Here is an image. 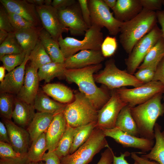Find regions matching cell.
<instances>
[{
  "label": "cell",
  "instance_id": "ac0fdd59",
  "mask_svg": "<svg viewBox=\"0 0 164 164\" xmlns=\"http://www.w3.org/2000/svg\"><path fill=\"white\" fill-rule=\"evenodd\" d=\"M3 121L8 132L11 145L14 150L20 154H27L30 140L27 130L18 125L11 120L3 119Z\"/></svg>",
  "mask_w": 164,
  "mask_h": 164
},
{
  "label": "cell",
  "instance_id": "816d5d0a",
  "mask_svg": "<svg viewBox=\"0 0 164 164\" xmlns=\"http://www.w3.org/2000/svg\"><path fill=\"white\" fill-rule=\"evenodd\" d=\"M131 153L128 152H125L124 153H121L120 155L116 156L114 155L112 164H129L125 159V157L130 155ZM134 164H138L135 161Z\"/></svg>",
  "mask_w": 164,
  "mask_h": 164
},
{
  "label": "cell",
  "instance_id": "91938a15",
  "mask_svg": "<svg viewBox=\"0 0 164 164\" xmlns=\"http://www.w3.org/2000/svg\"><path fill=\"white\" fill-rule=\"evenodd\" d=\"M5 69L4 66H1L0 67V81L2 82L5 77Z\"/></svg>",
  "mask_w": 164,
  "mask_h": 164
},
{
  "label": "cell",
  "instance_id": "680465c9",
  "mask_svg": "<svg viewBox=\"0 0 164 164\" xmlns=\"http://www.w3.org/2000/svg\"><path fill=\"white\" fill-rule=\"evenodd\" d=\"M29 3L36 6L44 5L45 0H26Z\"/></svg>",
  "mask_w": 164,
  "mask_h": 164
},
{
  "label": "cell",
  "instance_id": "7a4b0ae2",
  "mask_svg": "<svg viewBox=\"0 0 164 164\" xmlns=\"http://www.w3.org/2000/svg\"><path fill=\"white\" fill-rule=\"evenodd\" d=\"M157 22L156 12L143 8L135 17L123 22L120 29L119 39L126 53L129 54L137 43Z\"/></svg>",
  "mask_w": 164,
  "mask_h": 164
},
{
  "label": "cell",
  "instance_id": "6da1fadb",
  "mask_svg": "<svg viewBox=\"0 0 164 164\" xmlns=\"http://www.w3.org/2000/svg\"><path fill=\"white\" fill-rule=\"evenodd\" d=\"M102 67L100 63L80 69H66L63 75L68 81L77 85L80 92L89 99L98 111L111 97L107 91L98 87L95 83L94 74Z\"/></svg>",
  "mask_w": 164,
  "mask_h": 164
},
{
  "label": "cell",
  "instance_id": "8d00e7d4",
  "mask_svg": "<svg viewBox=\"0 0 164 164\" xmlns=\"http://www.w3.org/2000/svg\"><path fill=\"white\" fill-rule=\"evenodd\" d=\"M13 95L0 93V113L3 119L11 120L12 118L15 98Z\"/></svg>",
  "mask_w": 164,
  "mask_h": 164
},
{
  "label": "cell",
  "instance_id": "6125c7cd",
  "mask_svg": "<svg viewBox=\"0 0 164 164\" xmlns=\"http://www.w3.org/2000/svg\"><path fill=\"white\" fill-rule=\"evenodd\" d=\"M52 1L51 0H45L44 5L49 6L51 5Z\"/></svg>",
  "mask_w": 164,
  "mask_h": 164
},
{
  "label": "cell",
  "instance_id": "e575fe53",
  "mask_svg": "<svg viewBox=\"0 0 164 164\" xmlns=\"http://www.w3.org/2000/svg\"><path fill=\"white\" fill-rule=\"evenodd\" d=\"M164 56V38L162 36L149 50L138 69L149 66Z\"/></svg>",
  "mask_w": 164,
  "mask_h": 164
},
{
  "label": "cell",
  "instance_id": "836d02e7",
  "mask_svg": "<svg viewBox=\"0 0 164 164\" xmlns=\"http://www.w3.org/2000/svg\"><path fill=\"white\" fill-rule=\"evenodd\" d=\"M30 64L38 69L43 65L52 62L39 39L29 55Z\"/></svg>",
  "mask_w": 164,
  "mask_h": 164
},
{
  "label": "cell",
  "instance_id": "e7e4bbea",
  "mask_svg": "<svg viewBox=\"0 0 164 164\" xmlns=\"http://www.w3.org/2000/svg\"><path fill=\"white\" fill-rule=\"evenodd\" d=\"M164 95H163V100H164Z\"/></svg>",
  "mask_w": 164,
  "mask_h": 164
},
{
  "label": "cell",
  "instance_id": "44dd1931",
  "mask_svg": "<svg viewBox=\"0 0 164 164\" xmlns=\"http://www.w3.org/2000/svg\"><path fill=\"white\" fill-rule=\"evenodd\" d=\"M142 9L140 0H117L112 10L115 18L124 22L135 17Z\"/></svg>",
  "mask_w": 164,
  "mask_h": 164
},
{
  "label": "cell",
  "instance_id": "681fc988",
  "mask_svg": "<svg viewBox=\"0 0 164 164\" xmlns=\"http://www.w3.org/2000/svg\"><path fill=\"white\" fill-rule=\"evenodd\" d=\"M45 164H60V159L53 151L45 153L42 158Z\"/></svg>",
  "mask_w": 164,
  "mask_h": 164
},
{
  "label": "cell",
  "instance_id": "30bf717a",
  "mask_svg": "<svg viewBox=\"0 0 164 164\" xmlns=\"http://www.w3.org/2000/svg\"><path fill=\"white\" fill-rule=\"evenodd\" d=\"M88 3L91 25H96L101 28L105 27L110 35H117L123 22L115 18L103 0H88Z\"/></svg>",
  "mask_w": 164,
  "mask_h": 164
},
{
  "label": "cell",
  "instance_id": "8992f818",
  "mask_svg": "<svg viewBox=\"0 0 164 164\" xmlns=\"http://www.w3.org/2000/svg\"><path fill=\"white\" fill-rule=\"evenodd\" d=\"M102 130L96 127L88 140L74 152L60 159V164H88L102 149L109 146Z\"/></svg>",
  "mask_w": 164,
  "mask_h": 164
},
{
  "label": "cell",
  "instance_id": "b9f144b4",
  "mask_svg": "<svg viewBox=\"0 0 164 164\" xmlns=\"http://www.w3.org/2000/svg\"><path fill=\"white\" fill-rule=\"evenodd\" d=\"M26 154H22L16 152L10 144L0 141V158H18L26 156Z\"/></svg>",
  "mask_w": 164,
  "mask_h": 164
},
{
  "label": "cell",
  "instance_id": "484cf974",
  "mask_svg": "<svg viewBox=\"0 0 164 164\" xmlns=\"http://www.w3.org/2000/svg\"><path fill=\"white\" fill-rule=\"evenodd\" d=\"M42 89L47 95L61 103H70L74 99V95L71 90L61 84H48L43 86Z\"/></svg>",
  "mask_w": 164,
  "mask_h": 164
},
{
  "label": "cell",
  "instance_id": "2e32d148",
  "mask_svg": "<svg viewBox=\"0 0 164 164\" xmlns=\"http://www.w3.org/2000/svg\"><path fill=\"white\" fill-rule=\"evenodd\" d=\"M38 69L30 63L26 67L23 86L16 97L26 103L33 105L34 100L39 91V81Z\"/></svg>",
  "mask_w": 164,
  "mask_h": 164
},
{
  "label": "cell",
  "instance_id": "5b68a950",
  "mask_svg": "<svg viewBox=\"0 0 164 164\" xmlns=\"http://www.w3.org/2000/svg\"><path fill=\"white\" fill-rule=\"evenodd\" d=\"M100 27L92 24L86 31L82 40L73 37H61L58 40L60 49L64 58H66L83 50H101L104 40Z\"/></svg>",
  "mask_w": 164,
  "mask_h": 164
},
{
  "label": "cell",
  "instance_id": "7c38bea8",
  "mask_svg": "<svg viewBox=\"0 0 164 164\" xmlns=\"http://www.w3.org/2000/svg\"><path fill=\"white\" fill-rule=\"evenodd\" d=\"M36 9L43 28L55 40L58 41L63 32L68 29L64 27L59 19L58 11L51 5L37 6Z\"/></svg>",
  "mask_w": 164,
  "mask_h": 164
},
{
  "label": "cell",
  "instance_id": "74e56055",
  "mask_svg": "<svg viewBox=\"0 0 164 164\" xmlns=\"http://www.w3.org/2000/svg\"><path fill=\"white\" fill-rule=\"evenodd\" d=\"M26 55L24 52L19 54H8L0 58V60L5 69L9 72L22 63Z\"/></svg>",
  "mask_w": 164,
  "mask_h": 164
},
{
  "label": "cell",
  "instance_id": "3957f363",
  "mask_svg": "<svg viewBox=\"0 0 164 164\" xmlns=\"http://www.w3.org/2000/svg\"><path fill=\"white\" fill-rule=\"evenodd\" d=\"M163 93H159L147 101L130 109L140 138L153 140L154 127L158 118L164 115Z\"/></svg>",
  "mask_w": 164,
  "mask_h": 164
},
{
  "label": "cell",
  "instance_id": "f6af8a7d",
  "mask_svg": "<svg viewBox=\"0 0 164 164\" xmlns=\"http://www.w3.org/2000/svg\"><path fill=\"white\" fill-rule=\"evenodd\" d=\"M82 15L84 21L88 27L91 26V13L88 5L87 0H78Z\"/></svg>",
  "mask_w": 164,
  "mask_h": 164
},
{
  "label": "cell",
  "instance_id": "7dc6e473",
  "mask_svg": "<svg viewBox=\"0 0 164 164\" xmlns=\"http://www.w3.org/2000/svg\"><path fill=\"white\" fill-rule=\"evenodd\" d=\"M152 81H159L164 85V56L157 66Z\"/></svg>",
  "mask_w": 164,
  "mask_h": 164
},
{
  "label": "cell",
  "instance_id": "be15d7a7",
  "mask_svg": "<svg viewBox=\"0 0 164 164\" xmlns=\"http://www.w3.org/2000/svg\"><path fill=\"white\" fill-rule=\"evenodd\" d=\"M163 6H164V0H162Z\"/></svg>",
  "mask_w": 164,
  "mask_h": 164
},
{
  "label": "cell",
  "instance_id": "603a6c76",
  "mask_svg": "<svg viewBox=\"0 0 164 164\" xmlns=\"http://www.w3.org/2000/svg\"><path fill=\"white\" fill-rule=\"evenodd\" d=\"M43 28L36 26L15 31L16 38L23 50L29 55L39 39V34Z\"/></svg>",
  "mask_w": 164,
  "mask_h": 164
},
{
  "label": "cell",
  "instance_id": "d6a6232c",
  "mask_svg": "<svg viewBox=\"0 0 164 164\" xmlns=\"http://www.w3.org/2000/svg\"><path fill=\"white\" fill-rule=\"evenodd\" d=\"M74 128L67 125L65 131L53 151L60 159L69 154L73 144Z\"/></svg>",
  "mask_w": 164,
  "mask_h": 164
},
{
  "label": "cell",
  "instance_id": "83f0119b",
  "mask_svg": "<svg viewBox=\"0 0 164 164\" xmlns=\"http://www.w3.org/2000/svg\"><path fill=\"white\" fill-rule=\"evenodd\" d=\"M155 143L148 153L141 155V157L154 160L159 164H164V130L162 131V127L156 123L154 127Z\"/></svg>",
  "mask_w": 164,
  "mask_h": 164
},
{
  "label": "cell",
  "instance_id": "4dcf8cb0",
  "mask_svg": "<svg viewBox=\"0 0 164 164\" xmlns=\"http://www.w3.org/2000/svg\"><path fill=\"white\" fill-rule=\"evenodd\" d=\"M96 123L94 122L74 128L73 143L69 154L74 152L88 140L96 128Z\"/></svg>",
  "mask_w": 164,
  "mask_h": 164
},
{
  "label": "cell",
  "instance_id": "d4e9b609",
  "mask_svg": "<svg viewBox=\"0 0 164 164\" xmlns=\"http://www.w3.org/2000/svg\"><path fill=\"white\" fill-rule=\"evenodd\" d=\"M66 104L51 99L43 91H39L35 98L33 106L38 112L55 115L63 113Z\"/></svg>",
  "mask_w": 164,
  "mask_h": 164
},
{
  "label": "cell",
  "instance_id": "5bb4252c",
  "mask_svg": "<svg viewBox=\"0 0 164 164\" xmlns=\"http://www.w3.org/2000/svg\"><path fill=\"white\" fill-rule=\"evenodd\" d=\"M58 12L60 22L68 29L71 35H84L89 28L84 20L77 1L66 9L58 11Z\"/></svg>",
  "mask_w": 164,
  "mask_h": 164
},
{
  "label": "cell",
  "instance_id": "60d3db41",
  "mask_svg": "<svg viewBox=\"0 0 164 164\" xmlns=\"http://www.w3.org/2000/svg\"><path fill=\"white\" fill-rule=\"evenodd\" d=\"M117 42L115 37L108 36L104 39L101 46V51L105 57H110L115 52Z\"/></svg>",
  "mask_w": 164,
  "mask_h": 164
},
{
  "label": "cell",
  "instance_id": "f907efd6",
  "mask_svg": "<svg viewBox=\"0 0 164 164\" xmlns=\"http://www.w3.org/2000/svg\"><path fill=\"white\" fill-rule=\"evenodd\" d=\"M29 162L27 155L18 158H0V164H27Z\"/></svg>",
  "mask_w": 164,
  "mask_h": 164
},
{
  "label": "cell",
  "instance_id": "ba28073f",
  "mask_svg": "<svg viewBox=\"0 0 164 164\" xmlns=\"http://www.w3.org/2000/svg\"><path fill=\"white\" fill-rule=\"evenodd\" d=\"M162 36L161 29L157 24L137 43L125 60L128 73L132 75L135 73L149 50Z\"/></svg>",
  "mask_w": 164,
  "mask_h": 164
},
{
  "label": "cell",
  "instance_id": "9c48e42d",
  "mask_svg": "<svg viewBox=\"0 0 164 164\" xmlns=\"http://www.w3.org/2000/svg\"><path fill=\"white\" fill-rule=\"evenodd\" d=\"M121 98L131 108L148 101L156 94L164 93V85L159 81H152L132 89H116Z\"/></svg>",
  "mask_w": 164,
  "mask_h": 164
},
{
  "label": "cell",
  "instance_id": "277c9868",
  "mask_svg": "<svg viewBox=\"0 0 164 164\" xmlns=\"http://www.w3.org/2000/svg\"><path fill=\"white\" fill-rule=\"evenodd\" d=\"M98 110L80 92H76L73 101L66 105L63 113L67 125L75 128L96 122Z\"/></svg>",
  "mask_w": 164,
  "mask_h": 164
},
{
  "label": "cell",
  "instance_id": "f5cc1de1",
  "mask_svg": "<svg viewBox=\"0 0 164 164\" xmlns=\"http://www.w3.org/2000/svg\"><path fill=\"white\" fill-rule=\"evenodd\" d=\"M0 141L11 144L6 127L4 122L1 121H0Z\"/></svg>",
  "mask_w": 164,
  "mask_h": 164
},
{
  "label": "cell",
  "instance_id": "d590c367",
  "mask_svg": "<svg viewBox=\"0 0 164 164\" xmlns=\"http://www.w3.org/2000/svg\"><path fill=\"white\" fill-rule=\"evenodd\" d=\"M14 32H9L5 40L0 45V58L4 55L23 52Z\"/></svg>",
  "mask_w": 164,
  "mask_h": 164
},
{
  "label": "cell",
  "instance_id": "7bdbcfd3",
  "mask_svg": "<svg viewBox=\"0 0 164 164\" xmlns=\"http://www.w3.org/2000/svg\"><path fill=\"white\" fill-rule=\"evenodd\" d=\"M4 30L8 32H14L15 30L10 21L7 13L3 6L0 8V30Z\"/></svg>",
  "mask_w": 164,
  "mask_h": 164
},
{
  "label": "cell",
  "instance_id": "7402d4cb",
  "mask_svg": "<svg viewBox=\"0 0 164 164\" xmlns=\"http://www.w3.org/2000/svg\"><path fill=\"white\" fill-rule=\"evenodd\" d=\"M14 106L12 116L14 122L24 128L28 127L36 113L33 105L28 104L16 97Z\"/></svg>",
  "mask_w": 164,
  "mask_h": 164
},
{
  "label": "cell",
  "instance_id": "4fadbf2b",
  "mask_svg": "<svg viewBox=\"0 0 164 164\" xmlns=\"http://www.w3.org/2000/svg\"><path fill=\"white\" fill-rule=\"evenodd\" d=\"M105 137L113 138L124 148H132L146 153L151 150L154 145V140L139 138L128 134L117 127L111 129H101Z\"/></svg>",
  "mask_w": 164,
  "mask_h": 164
},
{
  "label": "cell",
  "instance_id": "1f68e13d",
  "mask_svg": "<svg viewBox=\"0 0 164 164\" xmlns=\"http://www.w3.org/2000/svg\"><path fill=\"white\" fill-rule=\"evenodd\" d=\"M32 142L27 153L29 162L42 161L43 157L47 150L45 133H43Z\"/></svg>",
  "mask_w": 164,
  "mask_h": 164
},
{
  "label": "cell",
  "instance_id": "ab89813d",
  "mask_svg": "<svg viewBox=\"0 0 164 164\" xmlns=\"http://www.w3.org/2000/svg\"><path fill=\"white\" fill-rule=\"evenodd\" d=\"M7 13L11 24L15 31L36 26L19 15L12 12H7Z\"/></svg>",
  "mask_w": 164,
  "mask_h": 164
},
{
  "label": "cell",
  "instance_id": "6f0895ef",
  "mask_svg": "<svg viewBox=\"0 0 164 164\" xmlns=\"http://www.w3.org/2000/svg\"><path fill=\"white\" fill-rule=\"evenodd\" d=\"M9 32L4 30H0V44H2L7 37Z\"/></svg>",
  "mask_w": 164,
  "mask_h": 164
},
{
  "label": "cell",
  "instance_id": "c3c4849f",
  "mask_svg": "<svg viewBox=\"0 0 164 164\" xmlns=\"http://www.w3.org/2000/svg\"><path fill=\"white\" fill-rule=\"evenodd\" d=\"M77 2L75 0H53L51 5L59 11L66 9L74 4Z\"/></svg>",
  "mask_w": 164,
  "mask_h": 164
},
{
  "label": "cell",
  "instance_id": "f35d334b",
  "mask_svg": "<svg viewBox=\"0 0 164 164\" xmlns=\"http://www.w3.org/2000/svg\"><path fill=\"white\" fill-rule=\"evenodd\" d=\"M161 59L155 61L147 67L138 69L137 71L134 73V76L144 84L152 81L157 66Z\"/></svg>",
  "mask_w": 164,
  "mask_h": 164
},
{
  "label": "cell",
  "instance_id": "94428289",
  "mask_svg": "<svg viewBox=\"0 0 164 164\" xmlns=\"http://www.w3.org/2000/svg\"><path fill=\"white\" fill-rule=\"evenodd\" d=\"M27 164H45L43 161L38 162H29Z\"/></svg>",
  "mask_w": 164,
  "mask_h": 164
},
{
  "label": "cell",
  "instance_id": "4316f807",
  "mask_svg": "<svg viewBox=\"0 0 164 164\" xmlns=\"http://www.w3.org/2000/svg\"><path fill=\"white\" fill-rule=\"evenodd\" d=\"M39 39L52 62H64L65 58L60 49L58 41L54 39L43 28L40 32Z\"/></svg>",
  "mask_w": 164,
  "mask_h": 164
},
{
  "label": "cell",
  "instance_id": "e0dca14e",
  "mask_svg": "<svg viewBox=\"0 0 164 164\" xmlns=\"http://www.w3.org/2000/svg\"><path fill=\"white\" fill-rule=\"evenodd\" d=\"M104 59L101 50H83L65 58L66 69H77L101 63Z\"/></svg>",
  "mask_w": 164,
  "mask_h": 164
},
{
  "label": "cell",
  "instance_id": "db71d44e",
  "mask_svg": "<svg viewBox=\"0 0 164 164\" xmlns=\"http://www.w3.org/2000/svg\"><path fill=\"white\" fill-rule=\"evenodd\" d=\"M131 156L132 158L137 162L138 164H159L155 161H151L141 156H139L134 152L131 153Z\"/></svg>",
  "mask_w": 164,
  "mask_h": 164
},
{
  "label": "cell",
  "instance_id": "cb8c5ba5",
  "mask_svg": "<svg viewBox=\"0 0 164 164\" xmlns=\"http://www.w3.org/2000/svg\"><path fill=\"white\" fill-rule=\"evenodd\" d=\"M54 115L44 112H37L35 113L26 129L32 142L46 132Z\"/></svg>",
  "mask_w": 164,
  "mask_h": 164
},
{
  "label": "cell",
  "instance_id": "bcb514c9",
  "mask_svg": "<svg viewBox=\"0 0 164 164\" xmlns=\"http://www.w3.org/2000/svg\"><path fill=\"white\" fill-rule=\"evenodd\" d=\"M114 153L109 146L101 154L100 159L97 164H112Z\"/></svg>",
  "mask_w": 164,
  "mask_h": 164
},
{
  "label": "cell",
  "instance_id": "ffe728a7",
  "mask_svg": "<svg viewBox=\"0 0 164 164\" xmlns=\"http://www.w3.org/2000/svg\"><path fill=\"white\" fill-rule=\"evenodd\" d=\"M67 124L63 113L55 115L45 132L46 149L54 151L58 145L66 129Z\"/></svg>",
  "mask_w": 164,
  "mask_h": 164
},
{
  "label": "cell",
  "instance_id": "f1b7e54d",
  "mask_svg": "<svg viewBox=\"0 0 164 164\" xmlns=\"http://www.w3.org/2000/svg\"><path fill=\"white\" fill-rule=\"evenodd\" d=\"M131 108L128 104L122 108L116 120L115 127L124 132L139 137L136 124L131 114Z\"/></svg>",
  "mask_w": 164,
  "mask_h": 164
},
{
  "label": "cell",
  "instance_id": "52a82bcc",
  "mask_svg": "<svg viewBox=\"0 0 164 164\" xmlns=\"http://www.w3.org/2000/svg\"><path fill=\"white\" fill-rule=\"evenodd\" d=\"M94 77L95 82L102 84L111 90L128 86L135 87L144 84L134 75L118 68L112 59L107 60L103 70Z\"/></svg>",
  "mask_w": 164,
  "mask_h": 164
},
{
  "label": "cell",
  "instance_id": "11a10c76",
  "mask_svg": "<svg viewBox=\"0 0 164 164\" xmlns=\"http://www.w3.org/2000/svg\"><path fill=\"white\" fill-rule=\"evenodd\" d=\"M158 22L161 26L162 36L164 38V9L156 12Z\"/></svg>",
  "mask_w": 164,
  "mask_h": 164
},
{
  "label": "cell",
  "instance_id": "f546056e",
  "mask_svg": "<svg viewBox=\"0 0 164 164\" xmlns=\"http://www.w3.org/2000/svg\"><path fill=\"white\" fill-rule=\"evenodd\" d=\"M66 69L64 62H52L47 63L38 69L39 81L44 80L46 83H48L55 77L63 76Z\"/></svg>",
  "mask_w": 164,
  "mask_h": 164
},
{
  "label": "cell",
  "instance_id": "ee69618b",
  "mask_svg": "<svg viewBox=\"0 0 164 164\" xmlns=\"http://www.w3.org/2000/svg\"><path fill=\"white\" fill-rule=\"evenodd\" d=\"M162 0H140L143 9L156 12L162 10Z\"/></svg>",
  "mask_w": 164,
  "mask_h": 164
},
{
  "label": "cell",
  "instance_id": "d6986e66",
  "mask_svg": "<svg viewBox=\"0 0 164 164\" xmlns=\"http://www.w3.org/2000/svg\"><path fill=\"white\" fill-rule=\"evenodd\" d=\"M0 2L7 12L19 15L36 26H39L40 20L34 5L26 0H0Z\"/></svg>",
  "mask_w": 164,
  "mask_h": 164
},
{
  "label": "cell",
  "instance_id": "9f6ffc18",
  "mask_svg": "<svg viewBox=\"0 0 164 164\" xmlns=\"http://www.w3.org/2000/svg\"><path fill=\"white\" fill-rule=\"evenodd\" d=\"M105 4L109 8L112 10L115 7L116 2V0H103Z\"/></svg>",
  "mask_w": 164,
  "mask_h": 164
},
{
  "label": "cell",
  "instance_id": "9a60e30c",
  "mask_svg": "<svg viewBox=\"0 0 164 164\" xmlns=\"http://www.w3.org/2000/svg\"><path fill=\"white\" fill-rule=\"evenodd\" d=\"M29 54L20 65L5 75L0 84V93H6L17 95L22 87L24 80L26 66L29 60Z\"/></svg>",
  "mask_w": 164,
  "mask_h": 164
},
{
  "label": "cell",
  "instance_id": "8fae6325",
  "mask_svg": "<svg viewBox=\"0 0 164 164\" xmlns=\"http://www.w3.org/2000/svg\"><path fill=\"white\" fill-rule=\"evenodd\" d=\"M111 91L109 100L98 111L96 128L103 129L115 127L120 111L128 104L121 98L116 89L112 90Z\"/></svg>",
  "mask_w": 164,
  "mask_h": 164
}]
</instances>
